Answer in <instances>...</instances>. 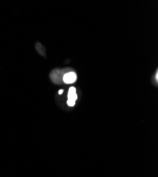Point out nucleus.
I'll use <instances>...</instances> for the list:
<instances>
[{
    "mask_svg": "<svg viewBox=\"0 0 158 177\" xmlns=\"http://www.w3.org/2000/svg\"><path fill=\"white\" fill-rule=\"evenodd\" d=\"M77 80V75L73 72L66 73L63 76V81L66 84H72Z\"/></svg>",
    "mask_w": 158,
    "mask_h": 177,
    "instance_id": "nucleus-1",
    "label": "nucleus"
},
{
    "mask_svg": "<svg viewBox=\"0 0 158 177\" xmlns=\"http://www.w3.org/2000/svg\"><path fill=\"white\" fill-rule=\"evenodd\" d=\"M58 93H59V94H62V93H63V89H60V91H58Z\"/></svg>",
    "mask_w": 158,
    "mask_h": 177,
    "instance_id": "nucleus-6",
    "label": "nucleus"
},
{
    "mask_svg": "<svg viewBox=\"0 0 158 177\" xmlns=\"http://www.w3.org/2000/svg\"><path fill=\"white\" fill-rule=\"evenodd\" d=\"M68 99L73 101H76L77 99V96L76 93H68Z\"/></svg>",
    "mask_w": 158,
    "mask_h": 177,
    "instance_id": "nucleus-3",
    "label": "nucleus"
},
{
    "mask_svg": "<svg viewBox=\"0 0 158 177\" xmlns=\"http://www.w3.org/2000/svg\"><path fill=\"white\" fill-rule=\"evenodd\" d=\"M68 106H75V101H71V100H68Z\"/></svg>",
    "mask_w": 158,
    "mask_h": 177,
    "instance_id": "nucleus-4",
    "label": "nucleus"
},
{
    "mask_svg": "<svg viewBox=\"0 0 158 177\" xmlns=\"http://www.w3.org/2000/svg\"><path fill=\"white\" fill-rule=\"evenodd\" d=\"M75 92H76V88L74 87V86H71L68 91V93H75Z\"/></svg>",
    "mask_w": 158,
    "mask_h": 177,
    "instance_id": "nucleus-5",
    "label": "nucleus"
},
{
    "mask_svg": "<svg viewBox=\"0 0 158 177\" xmlns=\"http://www.w3.org/2000/svg\"><path fill=\"white\" fill-rule=\"evenodd\" d=\"M156 77V79H157V77H157V74H156V77Z\"/></svg>",
    "mask_w": 158,
    "mask_h": 177,
    "instance_id": "nucleus-7",
    "label": "nucleus"
},
{
    "mask_svg": "<svg viewBox=\"0 0 158 177\" xmlns=\"http://www.w3.org/2000/svg\"><path fill=\"white\" fill-rule=\"evenodd\" d=\"M36 48L37 51L38 52V53H39L40 55H41L45 56V49L44 48H43V46H42V44L39 43H37L36 45Z\"/></svg>",
    "mask_w": 158,
    "mask_h": 177,
    "instance_id": "nucleus-2",
    "label": "nucleus"
}]
</instances>
